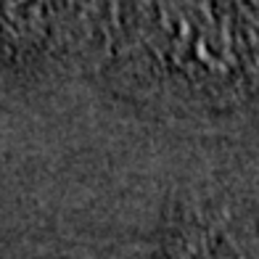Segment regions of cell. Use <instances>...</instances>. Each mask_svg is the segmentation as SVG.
I'll use <instances>...</instances> for the list:
<instances>
[{"label": "cell", "mask_w": 259, "mask_h": 259, "mask_svg": "<svg viewBox=\"0 0 259 259\" xmlns=\"http://www.w3.org/2000/svg\"><path fill=\"white\" fill-rule=\"evenodd\" d=\"M175 259H241V254L228 243V235H220L217 230H204L185 238Z\"/></svg>", "instance_id": "1"}]
</instances>
